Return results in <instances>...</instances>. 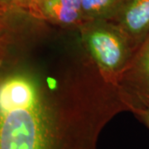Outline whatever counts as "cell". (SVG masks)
<instances>
[{
    "label": "cell",
    "mask_w": 149,
    "mask_h": 149,
    "mask_svg": "<svg viewBox=\"0 0 149 149\" xmlns=\"http://www.w3.org/2000/svg\"><path fill=\"white\" fill-rule=\"evenodd\" d=\"M114 113L108 105L56 100L27 70L0 73V149H96Z\"/></svg>",
    "instance_id": "cell-1"
},
{
    "label": "cell",
    "mask_w": 149,
    "mask_h": 149,
    "mask_svg": "<svg viewBox=\"0 0 149 149\" xmlns=\"http://www.w3.org/2000/svg\"><path fill=\"white\" fill-rule=\"evenodd\" d=\"M80 27L82 41L102 74L112 80L123 75L134 48L116 23L95 20L85 22Z\"/></svg>",
    "instance_id": "cell-2"
},
{
    "label": "cell",
    "mask_w": 149,
    "mask_h": 149,
    "mask_svg": "<svg viewBox=\"0 0 149 149\" xmlns=\"http://www.w3.org/2000/svg\"><path fill=\"white\" fill-rule=\"evenodd\" d=\"M122 80L128 88L126 98L149 102V33L134 51Z\"/></svg>",
    "instance_id": "cell-3"
},
{
    "label": "cell",
    "mask_w": 149,
    "mask_h": 149,
    "mask_svg": "<svg viewBox=\"0 0 149 149\" xmlns=\"http://www.w3.org/2000/svg\"><path fill=\"white\" fill-rule=\"evenodd\" d=\"M114 20L135 51L149 33V0H126Z\"/></svg>",
    "instance_id": "cell-4"
},
{
    "label": "cell",
    "mask_w": 149,
    "mask_h": 149,
    "mask_svg": "<svg viewBox=\"0 0 149 149\" xmlns=\"http://www.w3.org/2000/svg\"><path fill=\"white\" fill-rule=\"evenodd\" d=\"M28 12L35 18L62 26L85 22L81 0H32Z\"/></svg>",
    "instance_id": "cell-5"
},
{
    "label": "cell",
    "mask_w": 149,
    "mask_h": 149,
    "mask_svg": "<svg viewBox=\"0 0 149 149\" xmlns=\"http://www.w3.org/2000/svg\"><path fill=\"white\" fill-rule=\"evenodd\" d=\"M126 0H81V8L85 22L113 20Z\"/></svg>",
    "instance_id": "cell-6"
},
{
    "label": "cell",
    "mask_w": 149,
    "mask_h": 149,
    "mask_svg": "<svg viewBox=\"0 0 149 149\" xmlns=\"http://www.w3.org/2000/svg\"><path fill=\"white\" fill-rule=\"evenodd\" d=\"M123 101L125 107L133 111L136 117L149 129V102L128 98H125Z\"/></svg>",
    "instance_id": "cell-7"
},
{
    "label": "cell",
    "mask_w": 149,
    "mask_h": 149,
    "mask_svg": "<svg viewBox=\"0 0 149 149\" xmlns=\"http://www.w3.org/2000/svg\"><path fill=\"white\" fill-rule=\"evenodd\" d=\"M32 0H0V8H22L29 10Z\"/></svg>",
    "instance_id": "cell-8"
},
{
    "label": "cell",
    "mask_w": 149,
    "mask_h": 149,
    "mask_svg": "<svg viewBox=\"0 0 149 149\" xmlns=\"http://www.w3.org/2000/svg\"><path fill=\"white\" fill-rule=\"evenodd\" d=\"M3 10L2 8H0V25H1L2 21H3ZM3 41V37L2 36V34H1V30H0V48L2 47Z\"/></svg>",
    "instance_id": "cell-9"
}]
</instances>
